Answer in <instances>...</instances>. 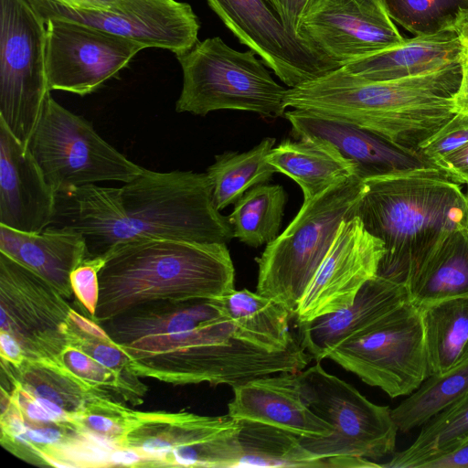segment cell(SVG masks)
Returning <instances> with one entry per match:
<instances>
[{
  "label": "cell",
  "instance_id": "cell-20",
  "mask_svg": "<svg viewBox=\"0 0 468 468\" xmlns=\"http://www.w3.org/2000/svg\"><path fill=\"white\" fill-rule=\"evenodd\" d=\"M232 388L228 414L235 420L261 422L307 438L333 432L332 426L307 406L295 372L256 378Z\"/></svg>",
  "mask_w": 468,
  "mask_h": 468
},
{
  "label": "cell",
  "instance_id": "cell-1",
  "mask_svg": "<svg viewBox=\"0 0 468 468\" xmlns=\"http://www.w3.org/2000/svg\"><path fill=\"white\" fill-rule=\"evenodd\" d=\"M99 324L127 354L134 375L175 384L234 388L301 371L312 360L300 342L273 352L248 341L214 298L142 303Z\"/></svg>",
  "mask_w": 468,
  "mask_h": 468
},
{
  "label": "cell",
  "instance_id": "cell-7",
  "mask_svg": "<svg viewBox=\"0 0 468 468\" xmlns=\"http://www.w3.org/2000/svg\"><path fill=\"white\" fill-rule=\"evenodd\" d=\"M256 55L250 49L236 50L214 37L198 40L176 56L183 72L176 112L205 116L218 110H239L284 116L287 89L272 79Z\"/></svg>",
  "mask_w": 468,
  "mask_h": 468
},
{
  "label": "cell",
  "instance_id": "cell-36",
  "mask_svg": "<svg viewBox=\"0 0 468 468\" xmlns=\"http://www.w3.org/2000/svg\"><path fill=\"white\" fill-rule=\"evenodd\" d=\"M467 143L468 116L455 113L447 123L420 148L419 152L438 166L441 160Z\"/></svg>",
  "mask_w": 468,
  "mask_h": 468
},
{
  "label": "cell",
  "instance_id": "cell-45",
  "mask_svg": "<svg viewBox=\"0 0 468 468\" xmlns=\"http://www.w3.org/2000/svg\"><path fill=\"white\" fill-rule=\"evenodd\" d=\"M454 111L468 116V60L463 59V74L459 88L452 97Z\"/></svg>",
  "mask_w": 468,
  "mask_h": 468
},
{
  "label": "cell",
  "instance_id": "cell-21",
  "mask_svg": "<svg viewBox=\"0 0 468 468\" xmlns=\"http://www.w3.org/2000/svg\"><path fill=\"white\" fill-rule=\"evenodd\" d=\"M409 300L407 285L377 275L363 285L349 306L298 323V340L320 362L335 347Z\"/></svg>",
  "mask_w": 468,
  "mask_h": 468
},
{
  "label": "cell",
  "instance_id": "cell-25",
  "mask_svg": "<svg viewBox=\"0 0 468 468\" xmlns=\"http://www.w3.org/2000/svg\"><path fill=\"white\" fill-rule=\"evenodd\" d=\"M408 288L410 301L418 307L468 297V225L441 241L421 263Z\"/></svg>",
  "mask_w": 468,
  "mask_h": 468
},
{
  "label": "cell",
  "instance_id": "cell-24",
  "mask_svg": "<svg viewBox=\"0 0 468 468\" xmlns=\"http://www.w3.org/2000/svg\"><path fill=\"white\" fill-rule=\"evenodd\" d=\"M268 161L298 184L303 202L357 175L355 165L337 149L314 138L286 139L271 150Z\"/></svg>",
  "mask_w": 468,
  "mask_h": 468
},
{
  "label": "cell",
  "instance_id": "cell-29",
  "mask_svg": "<svg viewBox=\"0 0 468 468\" xmlns=\"http://www.w3.org/2000/svg\"><path fill=\"white\" fill-rule=\"evenodd\" d=\"M239 421V468L327 467L326 460L316 458L302 444L301 436L261 422Z\"/></svg>",
  "mask_w": 468,
  "mask_h": 468
},
{
  "label": "cell",
  "instance_id": "cell-47",
  "mask_svg": "<svg viewBox=\"0 0 468 468\" xmlns=\"http://www.w3.org/2000/svg\"><path fill=\"white\" fill-rule=\"evenodd\" d=\"M452 29L463 46V59L468 60V8L460 14Z\"/></svg>",
  "mask_w": 468,
  "mask_h": 468
},
{
  "label": "cell",
  "instance_id": "cell-31",
  "mask_svg": "<svg viewBox=\"0 0 468 468\" xmlns=\"http://www.w3.org/2000/svg\"><path fill=\"white\" fill-rule=\"evenodd\" d=\"M288 196L281 185L262 184L239 198L228 217L233 236L242 243L258 248L279 236Z\"/></svg>",
  "mask_w": 468,
  "mask_h": 468
},
{
  "label": "cell",
  "instance_id": "cell-28",
  "mask_svg": "<svg viewBox=\"0 0 468 468\" xmlns=\"http://www.w3.org/2000/svg\"><path fill=\"white\" fill-rule=\"evenodd\" d=\"M275 142L273 137H265L247 152L228 151L215 157L206 173L218 210L235 204L249 189L266 184L278 172L268 161Z\"/></svg>",
  "mask_w": 468,
  "mask_h": 468
},
{
  "label": "cell",
  "instance_id": "cell-35",
  "mask_svg": "<svg viewBox=\"0 0 468 468\" xmlns=\"http://www.w3.org/2000/svg\"><path fill=\"white\" fill-rule=\"evenodd\" d=\"M55 360L71 375L95 389H124L132 387V384L127 383L128 379L124 374L103 367L87 353L71 345H66Z\"/></svg>",
  "mask_w": 468,
  "mask_h": 468
},
{
  "label": "cell",
  "instance_id": "cell-33",
  "mask_svg": "<svg viewBox=\"0 0 468 468\" xmlns=\"http://www.w3.org/2000/svg\"><path fill=\"white\" fill-rule=\"evenodd\" d=\"M388 16L413 36L452 29L468 0H383Z\"/></svg>",
  "mask_w": 468,
  "mask_h": 468
},
{
  "label": "cell",
  "instance_id": "cell-23",
  "mask_svg": "<svg viewBox=\"0 0 468 468\" xmlns=\"http://www.w3.org/2000/svg\"><path fill=\"white\" fill-rule=\"evenodd\" d=\"M463 60V46L453 29L414 36L342 68L371 81L392 80Z\"/></svg>",
  "mask_w": 468,
  "mask_h": 468
},
{
  "label": "cell",
  "instance_id": "cell-6",
  "mask_svg": "<svg viewBox=\"0 0 468 468\" xmlns=\"http://www.w3.org/2000/svg\"><path fill=\"white\" fill-rule=\"evenodd\" d=\"M366 188L365 180L356 175L303 202L283 232L256 258V292L294 315L342 221L356 217Z\"/></svg>",
  "mask_w": 468,
  "mask_h": 468
},
{
  "label": "cell",
  "instance_id": "cell-18",
  "mask_svg": "<svg viewBox=\"0 0 468 468\" xmlns=\"http://www.w3.org/2000/svg\"><path fill=\"white\" fill-rule=\"evenodd\" d=\"M284 117L296 138L327 142L355 165L357 176L364 180L420 168H439L420 152L403 149L356 124L295 109L285 112Z\"/></svg>",
  "mask_w": 468,
  "mask_h": 468
},
{
  "label": "cell",
  "instance_id": "cell-3",
  "mask_svg": "<svg viewBox=\"0 0 468 468\" xmlns=\"http://www.w3.org/2000/svg\"><path fill=\"white\" fill-rule=\"evenodd\" d=\"M365 183L356 217L384 244L378 275L408 286L441 241L468 225L464 193L446 172L434 167Z\"/></svg>",
  "mask_w": 468,
  "mask_h": 468
},
{
  "label": "cell",
  "instance_id": "cell-15",
  "mask_svg": "<svg viewBox=\"0 0 468 468\" xmlns=\"http://www.w3.org/2000/svg\"><path fill=\"white\" fill-rule=\"evenodd\" d=\"M239 42L289 88L338 69L292 36L268 0H207Z\"/></svg>",
  "mask_w": 468,
  "mask_h": 468
},
{
  "label": "cell",
  "instance_id": "cell-39",
  "mask_svg": "<svg viewBox=\"0 0 468 468\" xmlns=\"http://www.w3.org/2000/svg\"><path fill=\"white\" fill-rule=\"evenodd\" d=\"M438 166L458 184L468 183V143L449 154Z\"/></svg>",
  "mask_w": 468,
  "mask_h": 468
},
{
  "label": "cell",
  "instance_id": "cell-26",
  "mask_svg": "<svg viewBox=\"0 0 468 468\" xmlns=\"http://www.w3.org/2000/svg\"><path fill=\"white\" fill-rule=\"evenodd\" d=\"M214 300L243 336L259 346L276 352L299 342L290 331L292 314L272 299L247 289H234Z\"/></svg>",
  "mask_w": 468,
  "mask_h": 468
},
{
  "label": "cell",
  "instance_id": "cell-37",
  "mask_svg": "<svg viewBox=\"0 0 468 468\" xmlns=\"http://www.w3.org/2000/svg\"><path fill=\"white\" fill-rule=\"evenodd\" d=\"M103 263V257L85 259L70 274L72 291L91 317L95 314L98 303V273Z\"/></svg>",
  "mask_w": 468,
  "mask_h": 468
},
{
  "label": "cell",
  "instance_id": "cell-38",
  "mask_svg": "<svg viewBox=\"0 0 468 468\" xmlns=\"http://www.w3.org/2000/svg\"><path fill=\"white\" fill-rule=\"evenodd\" d=\"M280 16L285 29L298 37V24L308 0H268ZM303 42V41H302Z\"/></svg>",
  "mask_w": 468,
  "mask_h": 468
},
{
  "label": "cell",
  "instance_id": "cell-42",
  "mask_svg": "<svg viewBox=\"0 0 468 468\" xmlns=\"http://www.w3.org/2000/svg\"><path fill=\"white\" fill-rule=\"evenodd\" d=\"M1 356L3 360L18 367L24 361L25 354L19 342L8 332L1 330Z\"/></svg>",
  "mask_w": 468,
  "mask_h": 468
},
{
  "label": "cell",
  "instance_id": "cell-13",
  "mask_svg": "<svg viewBox=\"0 0 468 468\" xmlns=\"http://www.w3.org/2000/svg\"><path fill=\"white\" fill-rule=\"evenodd\" d=\"M46 23V69L49 90L84 96L114 78L144 46L67 19Z\"/></svg>",
  "mask_w": 468,
  "mask_h": 468
},
{
  "label": "cell",
  "instance_id": "cell-22",
  "mask_svg": "<svg viewBox=\"0 0 468 468\" xmlns=\"http://www.w3.org/2000/svg\"><path fill=\"white\" fill-rule=\"evenodd\" d=\"M0 252L38 275L64 296L73 292L70 274L87 256L80 234L52 227L28 233L0 225Z\"/></svg>",
  "mask_w": 468,
  "mask_h": 468
},
{
  "label": "cell",
  "instance_id": "cell-4",
  "mask_svg": "<svg viewBox=\"0 0 468 468\" xmlns=\"http://www.w3.org/2000/svg\"><path fill=\"white\" fill-rule=\"evenodd\" d=\"M103 258L92 317L98 324L142 303L213 299L234 290L235 269L224 243L140 239Z\"/></svg>",
  "mask_w": 468,
  "mask_h": 468
},
{
  "label": "cell",
  "instance_id": "cell-10",
  "mask_svg": "<svg viewBox=\"0 0 468 468\" xmlns=\"http://www.w3.org/2000/svg\"><path fill=\"white\" fill-rule=\"evenodd\" d=\"M327 358L392 399L411 394L429 377L420 308L409 300Z\"/></svg>",
  "mask_w": 468,
  "mask_h": 468
},
{
  "label": "cell",
  "instance_id": "cell-48",
  "mask_svg": "<svg viewBox=\"0 0 468 468\" xmlns=\"http://www.w3.org/2000/svg\"><path fill=\"white\" fill-rule=\"evenodd\" d=\"M467 187H466V192L464 193V197H465V201H466V206H467V209H468V183L466 184Z\"/></svg>",
  "mask_w": 468,
  "mask_h": 468
},
{
  "label": "cell",
  "instance_id": "cell-27",
  "mask_svg": "<svg viewBox=\"0 0 468 468\" xmlns=\"http://www.w3.org/2000/svg\"><path fill=\"white\" fill-rule=\"evenodd\" d=\"M419 308L429 376L443 374L468 361V297Z\"/></svg>",
  "mask_w": 468,
  "mask_h": 468
},
{
  "label": "cell",
  "instance_id": "cell-8",
  "mask_svg": "<svg viewBox=\"0 0 468 468\" xmlns=\"http://www.w3.org/2000/svg\"><path fill=\"white\" fill-rule=\"evenodd\" d=\"M295 375L307 406L333 428L326 437H301L316 458L357 456L377 463L394 453L399 430L388 406L369 401L320 362Z\"/></svg>",
  "mask_w": 468,
  "mask_h": 468
},
{
  "label": "cell",
  "instance_id": "cell-41",
  "mask_svg": "<svg viewBox=\"0 0 468 468\" xmlns=\"http://www.w3.org/2000/svg\"><path fill=\"white\" fill-rule=\"evenodd\" d=\"M60 5L83 10L112 11L139 0H52Z\"/></svg>",
  "mask_w": 468,
  "mask_h": 468
},
{
  "label": "cell",
  "instance_id": "cell-34",
  "mask_svg": "<svg viewBox=\"0 0 468 468\" xmlns=\"http://www.w3.org/2000/svg\"><path fill=\"white\" fill-rule=\"evenodd\" d=\"M135 419L136 413L100 397L74 419L73 424L109 438L122 447Z\"/></svg>",
  "mask_w": 468,
  "mask_h": 468
},
{
  "label": "cell",
  "instance_id": "cell-16",
  "mask_svg": "<svg viewBox=\"0 0 468 468\" xmlns=\"http://www.w3.org/2000/svg\"><path fill=\"white\" fill-rule=\"evenodd\" d=\"M384 253L383 242L365 229L358 217L344 219L298 305L297 323L352 304L363 285L378 275Z\"/></svg>",
  "mask_w": 468,
  "mask_h": 468
},
{
  "label": "cell",
  "instance_id": "cell-46",
  "mask_svg": "<svg viewBox=\"0 0 468 468\" xmlns=\"http://www.w3.org/2000/svg\"><path fill=\"white\" fill-rule=\"evenodd\" d=\"M325 460L327 467L334 468L381 467L380 463L357 456H335Z\"/></svg>",
  "mask_w": 468,
  "mask_h": 468
},
{
  "label": "cell",
  "instance_id": "cell-11",
  "mask_svg": "<svg viewBox=\"0 0 468 468\" xmlns=\"http://www.w3.org/2000/svg\"><path fill=\"white\" fill-rule=\"evenodd\" d=\"M48 93L46 23L29 0H0V120L26 147Z\"/></svg>",
  "mask_w": 468,
  "mask_h": 468
},
{
  "label": "cell",
  "instance_id": "cell-5",
  "mask_svg": "<svg viewBox=\"0 0 468 468\" xmlns=\"http://www.w3.org/2000/svg\"><path fill=\"white\" fill-rule=\"evenodd\" d=\"M97 198L112 248L140 239L227 244L234 238L207 173L144 168L122 187L100 186Z\"/></svg>",
  "mask_w": 468,
  "mask_h": 468
},
{
  "label": "cell",
  "instance_id": "cell-2",
  "mask_svg": "<svg viewBox=\"0 0 468 468\" xmlns=\"http://www.w3.org/2000/svg\"><path fill=\"white\" fill-rule=\"evenodd\" d=\"M463 60L392 80L371 81L342 67L289 88L284 107L365 128L412 152L456 113Z\"/></svg>",
  "mask_w": 468,
  "mask_h": 468
},
{
  "label": "cell",
  "instance_id": "cell-14",
  "mask_svg": "<svg viewBox=\"0 0 468 468\" xmlns=\"http://www.w3.org/2000/svg\"><path fill=\"white\" fill-rule=\"evenodd\" d=\"M44 22L70 20L129 38L146 48L167 49L176 56L198 41V18L191 5L176 0H139L112 11L75 9L52 0H29Z\"/></svg>",
  "mask_w": 468,
  "mask_h": 468
},
{
  "label": "cell",
  "instance_id": "cell-9",
  "mask_svg": "<svg viewBox=\"0 0 468 468\" xmlns=\"http://www.w3.org/2000/svg\"><path fill=\"white\" fill-rule=\"evenodd\" d=\"M27 149L58 192L103 181L127 183L143 171L106 142L90 122L48 93Z\"/></svg>",
  "mask_w": 468,
  "mask_h": 468
},
{
  "label": "cell",
  "instance_id": "cell-32",
  "mask_svg": "<svg viewBox=\"0 0 468 468\" xmlns=\"http://www.w3.org/2000/svg\"><path fill=\"white\" fill-rule=\"evenodd\" d=\"M468 392V361L441 375L429 376L391 416L401 432L421 427Z\"/></svg>",
  "mask_w": 468,
  "mask_h": 468
},
{
  "label": "cell",
  "instance_id": "cell-30",
  "mask_svg": "<svg viewBox=\"0 0 468 468\" xmlns=\"http://www.w3.org/2000/svg\"><path fill=\"white\" fill-rule=\"evenodd\" d=\"M468 440V392L421 426L415 441L405 450L394 452L384 468H420L443 456Z\"/></svg>",
  "mask_w": 468,
  "mask_h": 468
},
{
  "label": "cell",
  "instance_id": "cell-44",
  "mask_svg": "<svg viewBox=\"0 0 468 468\" xmlns=\"http://www.w3.org/2000/svg\"><path fill=\"white\" fill-rule=\"evenodd\" d=\"M111 466L124 465L136 466L145 465L144 457L135 449L130 447H120L115 449L110 456Z\"/></svg>",
  "mask_w": 468,
  "mask_h": 468
},
{
  "label": "cell",
  "instance_id": "cell-17",
  "mask_svg": "<svg viewBox=\"0 0 468 468\" xmlns=\"http://www.w3.org/2000/svg\"><path fill=\"white\" fill-rule=\"evenodd\" d=\"M135 426L161 440L165 466L237 468L240 421L229 414L137 413Z\"/></svg>",
  "mask_w": 468,
  "mask_h": 468
},
{
  "label": "cell",
  "instance_id": "cell-19",
  "mask_svg": "<svg viewBox=\"0 0 468 468\" xmlns=\"http://www.w3.org/2000/svg\"><path fill=\"white\" fill-rule=\"evenodd\" d=\"M55 192L27 149L0 120V225L37 233L51 222Z\"/></svg>",
  "mask_w": 468,
  "mask_h": 468
},
{
  "label": "cell",
  "instance_id": "cell-12",
  "mask_svg": "<svg viewBox=\"0 0 468 468\" xmlns=\"http://www.w3.org/2000/svg\"><path fill=\"white\" fill-rule=\"evenodd\" d=\"M297 33L316 55L339 68L406 39L383 0H308Z\"/></svg>",
  "mask_w": 468,
  "mask_h": 468
},
{
  "label": "cell",
  "instance_id": "cell-40",
  "mask_svg": "<svg viewBox=\"0 0 468 468\" xmlns=\"http://www.w3.org/2000/svg\"><path fill=\"white\" fill-rule=\"evenodd\" d=\"M420 468H468V440L448 454L424 463Z\"/></svg>",
  "mask_w": 468,
  "mask_h": 468
},
{
  "label": "cell",
  "instance_id": "cell-43",
  "mask_svg": "<svg viewBox=\"0 0 468 468\" xmlns=\"http://www.w3.org/2000/svg\"><path fill=\"white\" fill-rule=\"evenodd\" d=\"M69 321L83 333L97 337L102 341L112 342L106 331L96 322L84 317L74 309H69Z\"/></svg>",
  "mask_w": 468,
  "mask_h": 468
}]
</instances>
